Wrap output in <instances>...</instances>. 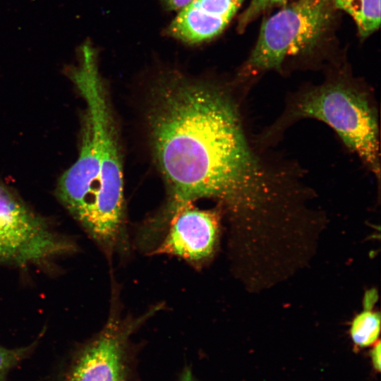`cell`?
I'll use <instances>...</instances> for the list:
<instances>
[{"label": "cell", "mask_w": 381, "mask_h": 381, "mask_svg": "<svg viewBox=\"0 0 381 381\" xmlns=\"http://www.w3.org/2000/svg\"><path fill=\"white\" fill-rule=\"evenodd\" d=\"M236 79L202 80L159 75L147 94L145 120L152 154L167 183L165 207L149 227L162 233L173 214L209 198L234 217L287 213L312 193L296 159L260 146L248 128Z\"/></svg>", "instance_id": "cell-1"}, {"label": "cell", "mask_w": 381, "mask_h": 381, "mask_svg": "<svg viewBox=\"0 0 381 381\" xmlns=\"http://www.w3.org/2000/svg\"><path fill=\"white\" fill-rule=\"evenodd\" d=\"M329 126L380 183L379 111L374 90L346 67H336L320 84L303 85L285 97L279 116L255 135L261 147H275L296 122Z\"/></svg>", "instance_id": "cell-2"}, {"label": "cell", "mask_w": 381, "mask_h": 381, "mask_svg": "<svg viewBox=\"0 0 381 381\" xmlns=\"http://www.w3.org/2000/svg\"><path fill=\"white\" fill-rule=\"evenodd\" d=\"M72 82L95 121L101 147L96 195L84 229L106 254L111 255L126 245L123 170L114 120L98 70L84 69Z\"/></svg>", "instance_id": "cell-3"}, {"label": "cell", "mask_w": 381, "mask_h": 381, "mask_svg": "<svg viewBox=\"0 0 381 381\" xmlns=\"http://www.w3.org/2000/svg\"><path fill=\"white\" fill-rule=\"evenodd\" d=\"M336 10L332 0H296L265 19L236 79L250 87L265 72H282L286 59L313 54L330 34Z\"/></svg>", "instance_id": "cell-4"}, {"label": "cell", "mask_w": 381, "mask_h": 381, "mask_svg": "<svg viewBox=\"0 0 381 381\" xmlns=\"http://www.w3.org/2000/svg\"><path fill=\"white\" fill-rule=\"evenodd\" d=\"M73 248L13 190L0 183V263L25 267Z\"/></svg>", "instance_id": "cell-5"}, {"label": "cell", "mask_w": 381, "mask_h": 381, "mask_svg": "<svg viewBox=\"0 0 381 381\" xmlns=\"http://www.w3.org/2000/svg\"><path fill=\"white\" fill-rule=\"evenodd\" d=\"M157 310L138 318H123L111 311L102 330L81 351L67 381H125L129 338Z\"/></svg>", "instance_id": "cell-6"}, {"label": "cell", "mask_w": 381, "mask_h": 381, "mask_svg": "<svg viewBox=\"0 0 381 381\" xmlns=\"http://www.w3.org/2000/svg\"><path fill=\"white\" fill-rule=\"evenodd\" d=\"M219 214L217 210H201L193 204L180 208L150 253L175 256L194 267L205 265L217 250Z\"/></svg>", "instance_id": "cell-7"}, {"label": "cell", "mask_w": 381, "mask_h": 381, "mask_svg": "<svg viewBox=\"0 0 381 381\" xmlns=\"http://www.w3.org/2000/svg\"><path fill=\"white\" fill-rule=\"evenodd\" d=\"M243 0H193L183 8L167 34L187 43H198L219 35Z\"/></svg>", "instance_id": "cell-8"}, {"label": "cell", "mask_w": 381, "mask_h": 381, "mask_svg": "<svg viewBox=\"0 0 381 381\" xmlns=\"http://www.w3.org/2000/svg\"><path fill=\"white\" fill-rule=\"evenodd\" d=\"M335 8L354 20L361 37L365 38L380 25V0H332Z\"/></svg>", "instance_id": "cell-9"}, {"label": "cell", "mask_w": 381, "mask_h": 381, "mask_svg": "<svg viewBox=\"0 0 381 381\" xmlns=\"http://www.w3.org/2000/svg\"><path fill=\"white\" fill-rule=\"evenodd\" d=\"M364 303L365 310L355 317L350 328L352 341L359 347L375 343L380 329V315L372 310L374 302L365 301Z\"/></svg>", "instance_id": "cell-10"}, {"label": "cell", "mask_w": 381, "mask_h": 381, "mask_svg": "<svg viewBox=\"0 0 381 381\" xmlns=\"http://www.w3.org/2000/svg\"><path fill=\"white\" fill-rule=\"evenodd\" d=\"M286 1V0H251L238 18V31L242 32L251 22L263 12L274 6L284 4Z\"/></svg>", "instance_id": "cell-11"}, {"label": "cell", "mask_w": 381, "mask_h": 381, "mask_svg": "<svg viewBox=\"0 0 381 381\" xmlns=\"http://www.w3.org/2000/svg\"><path fill=\"white\" fill-rule=\"evenodd\" d=\"M30 348L7 349L0 346V381H6L10 370L26 356Z\"/></svg>", "instance_id": "cell-12"}, {"label": "cell", "mask_w": 381, "mask_h": 381, "mask_svg": "<svg viewBox=\"0 0 381 381\" xmlns=\"http://www.w3.org/2000/svg\"><path fill=\"white\" fill-rule=\"evenodd\" d=\"M193 0H159L162 5L169 11L181 10Z\"/></svg>", "instance_id": "cell-13"}, {"label": "cell", "mask_w": 381, "mask_h": 381, "mask_svg": "<svg viewBox=\"0 0 381 381\" xmlns=\"http://www.w3.org/2000/svg\"><path fill=\"white\" fill-rule=\"evenodd\" d=\"M380 342L378 341L373 348L370 352L371 361L373 366L375 370L380 372Z\"/></svg>", "instance_id": "cell-14"}, {"label": "cell", "mask_w": 381, "mask_h": 381, "mask_svg": "<svg viewBox=\"0 0 381 381\" xmlns=\"http://www.w3.org/2000/svg\"><path fill=\"white\" fill-rule=\"evenodd\" d=\"M177 381H197V380L189 369H186Z\"/></svg>", "instance_id": "cell-15"}]
</instances>
